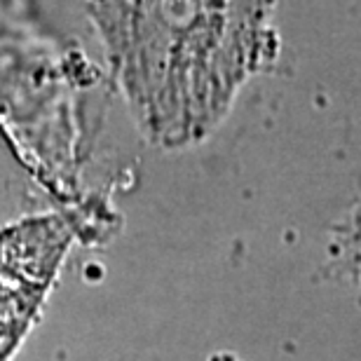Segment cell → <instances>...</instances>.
Wrapping results in <instances>:
<instances>
[{
  "label": "cell",
  "instance_id": "cell-1",
  "mask_svg": "<svg viewBox=\"0 0 361 361\" xmlns=\"http://www.w3.org/2000/svg\"><path fill=\"white\" fill-rule=\"evenodd\" d=\"M141 132L164 148L207 139L277 49L272 0H87Z\"/></svg>",
  "mask_w": 361,
  "mask_h": 361
},
{
  "label": "cell",
  "instance_id": "cell-2",
  "mask_svg": "<svg viewBox=\"0 0 361 361\" xmlns=\"http://www.w3.org/2000/svg\"><path fill=\"white\" fill-rule=\"evenodd\" d=\"M73 228L63 216H31L0 230V361H10L45 302Z\"/></svg>",
  "mask_w": 361,
  "mask_h": 361
}]
</instances>
